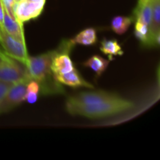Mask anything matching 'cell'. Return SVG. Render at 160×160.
Wrapping results in <instances>:
<instances>
[{
  "label": "cell",
  "mask_w": 160,
  "mask_h": 160,
  "mask_svg": "<svg viewBox=\"0 0 160 160\" xmlns=\"http://www.w3.org/2000/svg\"><path fill=\"white\" fill-rule=\"evenodd\" d=\"M134 103L120 95L104 91L83 92L68 98L66 109L70 114L100 119L127 112Z\"/></svg>",
  "instance_id": "cell-1"
},
{
  "label": "cell",
  "mask_w": 160,
  "mask_h": 160,
  "mask_svg": "<svg viewBox=\"0 0 160 160\" xmlns=\"http://www.w3.org/2000/svg\"><path fill=\"white\" fill-rule=\"evenodd\" d=\"M27 67L22 62L8 56L6 60L0 66V81L7 83L31 81Z\"/></svg>",
  "instance_id": "cell-2"
},
{
  "label": "cell",
  "mask_w": 160,
  "mask_h": 160,
  "mask_svg": "<svg viewBox=\"0 0 160 160\" xmlns=\"http://www.w3.org/2000/svg\"><path fill=\"white\" fill-rule=\"evenodd\" d=\"M0 45L6 56L26 66L28 55L25 42L15 38L0 27Z\"/></svg>",
  "instance_id": "cell-3"
},
{
  "label": "cell",
  "mask_w": 160,
  "mask_h": 160,
  "mask_svg": "<svg viewBox=\"0 0 160 160\" xmlns=\"http://www.w3.org/2000/svg\"><path fill=\"white\" fill-rule=\"evenodd\" d=\"M73 45H74L70 40L65 41L62 42L60 46L56 49L51 67L53 75L68 73L74 69L73 62L69 56Z\"/></svg>",
  "instance_id": "cell-4"
},
{
  "label": "cell",
  "mask_w": 160,
  "mask_h": 160,
  "mask_svg": "<svg viewBox=\"0 0 160 160\" xmlns=\"http://www.w3.org/2000/svg\"><path fill=\"white\" fill-rule=\"evenodd\" d=\"M29 81H23L12 84L0 102V114L9 112L24 101L27 84Z\"/></svg>",
  "instance_id": "cell-5"
},
{
  "label": "cell",
  "mask_w": 160,
  "mask_h": 160,
  "mask_svg": "<svg viewBox=\"0 0 160 160\" xmlns=\"http://www.w3.org/2000/svg\"><path fill=\"white\" fill-rule=\"evenodd\" d=\"M45 5L38 4L33 2L23 0L21 2H15L12 6L15 18L20 23H23L31 19L37 18L42 13Z\"/></svg>",
  "instance_id": "cell-6"
},
{
  "label": "cell",
  "mask_w": 160,
  "mask_h": 160,
  "mask_svg": "<svg viewBox=\"0 0 160 160\" xmlns=\"http://www.w3.org/2000/svg\"><path fill=\"white\" fill-rule=\"evenodd\" d=\"M53 77H54L55 80L60 84H64V85L73 88L85 87L88 88H94L92 84L86 81L81 76V74L75 68L68 73L54 74Z\"/></svg>",
  "instance_id": "cell-7"
},
{
  "label": "cell",
  "mask_w": 160,
  "mask_h": 160,
  "mask_svg": "<svg viewBox=\"0 0 160 160\" xmlns=\"http://www.w3.org/2000/svg\"><path fill=\"white\" fill-rule=\"evenodd\" d=\"M152 21L149 27L150 39L152 47L159 45L160 37V0H151Z\"/></svg>",
  "instance_id": "cell-8"
},
{
  "label": "cell",
  "mask_w": 160,
  "mask_h": 160,
  "mask_svg": "<svg viewBox=\"0 0 160 160\" xmlns=\"http://www.w3.org/2000/svg\"><path fill=\"white\" fill-rule=\"evenodd\" d=\"M2 28L12 37L21 42H25L23 23H20L15 17L10 15L6 10H5L4 19H3Z\"/></svg>",
  "instance_id": "cell-9"
},
{
  "label": "cell",
  "mask_w": 160,
  "mask_h": 160,
  "mask_svg": "<svg viewBox=\"0 0 160 160\" xmlns=\"http://www.w3.org/2000/svg\"><path fill=\"white\" fill-rule=\"evenodd\" d=\"M152 2L151 0H138L137 7L134 9V20L143 22L149 28L152 21Z\"/></svg>",
  "instance_id": "cell-10"
},
{
  "label": "cell",
  "mask_w": 160,
  "mask_h": 160,
  "mask_svg": "<svg viewBox=\"0 0 160 160\" xmlns=\"http://www.w3.org/2000/svg\"><path fill=\"white\" fill-rule=\"evenodd\" d=\"M109 59H104L98 55H94L88 59L85 62H83L84 67L91 69L92 71L95 72L96 77H100L107 69L109 66Z\"/></svg>",
  "instance_id": "cell-11"
},
{
  "label": "cell",
  "mask_w": 160,
  "mask_h": 160,
  "mask_svg": "<svg viewBox=\"0 0 160 160\" xmlns=\"http://www.w3.org/2000/svg\"><path fill=\"white\" fill-rule=\"evenodd\" d=\"M100 51L106 55L110 61L112 60L113 56H122L123 54L121 46L115 39H103L101 42Z\"/></svg>",
  "instance_id": "cell-12"
},
{
  "label": "cell",
  "mask_w": 160,
  "mask_h": 160,
  "mask_svg": "<svg viewBox=\"0 0 160 160\" xmlns=\"http://www.w3.org/2000/svg\"><path fill=\"white\" fill-rule=\"evenodd\" d=\"M70 41L73 45H76V44H80V45H95L97 42L96 30L93 28H86V29H84L82 31L78 33Z\"/></svg>",
  "instance_id": "cell-13"
},
{
  "label": "cell",
  "mask_w": 160,
  "mask_h": 160,
  "mask_svg": "<svg viewBox=\"0 0 160 160\" xmlns=\"http://www.w3.org/2000/svg\"><path fill=\"white\" fill-rule=\"evenodd\" d=\"M134 18L125 16H116L111 21V28L116 34L121 35L127 32L132 23Z\"/></svg>",
  "instance_id": "cell-14"
},
{
  "label": "cell",
  "mask_w": 160,
  "mask_h": 160,
  "mask_svg": "<svg viewBox=\"0 0 160 160\" xmlns=\"http://www.w3.org/2000/svg\"><path fill=\"white\" fill-rule=\"evenodd\" d=\"M134 34L136 38L142 42V45L146 47H152L149 28L146 24L139 20H135Z\"/></svg>",
  "instance_id": "cell-15"
},
{
  "label": "cell",
  "mask_w": 160,
  "mask_h": 160,
  "mask_svg": "<svg viewBox=\"0 0 160 160\" xmlns=\"http://www.w3.org/2000/svg\"><path fill=\"white\" fill-rule=\"evenodd\" d=\"M41 88L40 84L38 81L34 80H31L27 84L26 94H25L24 101L30 104H34L38 101L39 92Z\"/></svg>",
  "instance_id": "cell-16"
},
{
  "label": "cell",
  "mask_w": 160,
  "mask_h": 160,
  "mask_svg": "<svg viewBox=\"0 0 160 160\" xmlns=\"http://www.w3.org/2000/svg\"><path fill=\"white\" fill-rule=\"evenodd\" d=\"M12 84H12V83H7L0 81V102L2 101L5 95L7 93L9 89L12 87Z\"/></svg>",
  "instance_id": "cell-17"
},
{
  "label": "cell",
  "mask_w": 160,
  "mask_h": 160,
  "mask_svg": "<svg viewBox=\"0 0 160 160\" xmlns=\"http://www.w3.org/2000/svg\"><path fill=\"white\" fill-rule=\"evenodd\" d=\"M2 2L3 6H4L5 10L7 12H9L12 17H15L13 12H12V6H13L14 3H15V0H2Z\"/></svg>",
  "instance_id": "cell-18"
},
{
  "label": "cell",
  "mask_w": 160,
  "mask_h": 160,
  "mask_svg": "<svg viewBox=\"0 0 160 160\" xmlns=\"http://www.w3.org/2000/svg\"><path fill=\"white\" fill-rule=\"evenodd\" d=\"M4 13H5L4 6H3L2 0H0V27H1V28H2L3 19H4Z\"/></svg>",
  "instance_id": "cell-19"
},
{
  "label": "cell",
  "mask_w": 160,
  "mask_h": 160,
  "mask_svg": "<svg viewBox=\"0 0 160 160\" xmlns=\"http://www.w3.org/2000/svg\"><path fill=\"white\" fill-rule=\"evenodd\" d=\"M7 57L8 56H6V55L5 54L4 52H3V50H2L1 48H0V66L6 60Z\"/></svg>",
  "instance_id": "cell-20"
},
{
  "label": "cell",
  "mask_w": 160,
  "mask_h": 160,
  "mask_svg": "<svg viewBox=\"0 0 160 160\" xmlns=\"http://www.w3.org/2000/svg\"><path fill=\"white\" fill-rule=\"evenodd\" d=\"M28 1L38 3V4H42V5H45V0H28Z\"/></svg>",
  "instance_id": "cell-21"
},
{
  "label": "cell",
  "mask_w": 160,
  "mask_h": 160,
  "mask_svg": "<svg viewBox=\"0 0 160 160\" xmlns=\"http://www.w3.org/2000/svg\"><path fill=\"white\" fill-rule=\"evenodd\" d=\"M15 1H16V2H21V1H23V0H15Z\"/></svg>",
  "instance_id": "cell-22"
}]
</instances>
